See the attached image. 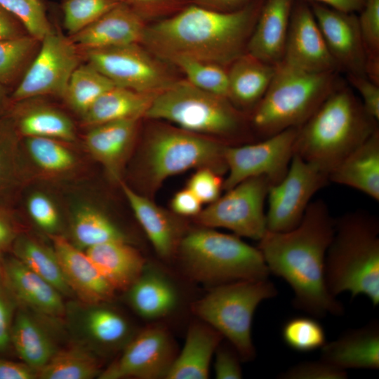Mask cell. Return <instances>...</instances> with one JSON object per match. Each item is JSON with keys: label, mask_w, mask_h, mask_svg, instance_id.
Here are the masks:
<instances>
[{"label": "cell", "mask_w": 379, "mask_h": 379, "mask_svg": "<svg viewBox=\"0 0 379 379\" xmlns=\"http://www.w3.org/2000/svg\"><path fill=\"white\" fill-rule=\"evenodd\" d=\"M335 218L322 199L312 201L300 224L282 232L267 230L258 248L270 274L282 278L293 291L292 304L317 319L343 315L345 307L328 291L325 259Z\"/></svg>", "instance_id": "1"}, {"label": "cell", "mask_w": 379, "mask_h": 379, "mask_svg": "<svg viewBox=\"0 0 379 379\" xmlns=\"http://www.w3.org/2000/svg\"><path fill=\"white\" fill-rule=\"evenodd\" d=\"M262 4L230 12L192 6L145 27L140 43L166 60L179 55L226 66L246 53Z\"/></svg>", "instance_id": "2"}, {"label": "cell", "mask_w": 379, "mask_h": 379, "mask_svg": "<svg viewBox=\"0 0 379 379\" xmlns=\"http://www.w3.org/2000/svg\"><path fill=\"white\" fill-rule=\"evenodd\" d=\"M353 91L341 81L314 114L298 127L294 150L329 173L378 128Z\"/></svg>", "instance_id": "3"}, {"label": "cell", "mask_w": 379, "mask_h": 379, "mask_svg": "<svg viewBox=\"0 0 379 379\" xmlns=\"http://www.w3.org/2000/svg\"><path fill=\"white\" fill-rule=\"evenodd\" d=\"M325 280L335 297L349 292L379 305V220L355 211L335 218V230L325 259Z\"/></svg>", "instance_id": "4"}, {"label": "cell", "mask_w": 379, "mask_h": 379, "mask_svg": "<svg viewBox=\"0 0 379 379\" xmlns=\"http://www.w3.org/2000/svg\"><path fill=\"white\" fill-rule=\"evenodd\" d=\"M337 73L308 72L283 61L277 64L271 83L249 119L260 140L304 124L340 82Z\"/></svg>", "instance_id": "5"}, {"label": "cell", "mask_w": 379, "mask_h": 379, "mask_svg": "<svg viewBox=\"0 0 379 379\" xmlns=\"http://www.w3.org/2000/svg\"><path fill=\"white\" fill-rule=\"evenodd\" d=\"M178 249L187 274L211 288L239 281L268 279L270 274L258 247L236 234L213 228L195 230L182 236Z\"/></svg>", "instance_id": "6"}, {"label": "cell", "mask_w": 379, "mask_h": 379, "mask_svg": "<svg viewBox=\"0 0 379 379\" xmlns=\"http://www.w3.org/2000/svg\"><path fill=\"white\" fill-rule=\"evenodd\" d=\"M197 134L232 138L241 134L244 119L228 99L201 90L189 81H173L157 93L145 113Z\"/></svg>", "instance_id": "7"}, {"label": "cell", "mask_w": 379, "mask_h": 379, "mask_svg": "<svg viewBox=\"0 0 379 379\" xmlns=\"http://www.w3.org/2000/svg\"><path fill=\"white\" fill-rule=\"evenodd\" d=\"M277 293L268 279L228 283L212 287L192 304V310L226 338L241 359L252 360L255 356L251 335L255 312L262 301Z\"/></svg>", "instance_id": "8"}, {"label": "cell", "mask_w": 379, "mask_h": 379, "mask_svg": "<svg viewBox=\"0 0 379 379\" xmlns=\"http://www.w3.org/2000/svg\"><path fill=\"white\" fill-rule=\"evenodd\" d=\"M228 144L180 128H159L147 137L143 161L153 187L168 178L192 168H209L227 172L224 151Z\"/></svg>", "instance_id": "9"}, {"label": "cell", "mask_w": 379, "mask_h": 379, "mask_svg": "<svg viewBox=\"0 0 379 379\" xmlns=\"http://www.w3.org/2000/svg\"><path fill=\"white\" fill-rule=\"evenodd\" d=\"M271 185L265 176L246 179L201 210L197 221L204 227L225 228L259 241L267 231L265 202Z\"/></svg>", "instance_id": "10"}, {"label": "cell", "mask_w": 379, "mask_h": 379, "mask_svg": "<svg viewBox=\"0 0 379 379\" xmlns=\"http://www.w3.org/2000/svg\"><path fill=\"white\" fill-rule=\"evenodd\" d=\"M297 128L243 145H226L224 157L228 172L223 182L225 191L253 177L265 176L273 185L286 174L295 154Z\"/></svg>", "instance_id": "11"}, {"label": "cell", "mask_w": 379, "mask_h": 379, "mask_svg": "<svg viewBox=\"0 0 379 379\" xmlns=\"http://www.w3.org/2000/svg\"><path fill=\"white\" fill-rule=\"evenodd\" d=\"M328 182L326 173L294 154L284 178L269 189L267 230L282 232L295 228L313 196Z\"/></svg>", "instance_id": "12"}, {"label": "cell", "mask_w": 379, "mask_h": 379, "mask_svg": "<svg viewBox=\"0 0 379 379\" xmlns=\"http://www.w3.org/2000/svg\"><path fill=\"white\" fill-rule=\"evenodd\" d=\"M41 47L11 98L16 102L54 95L63 98L69 78L79 65L76 46L53 27L40 41Z\"/></svg>", "instance_id": "13"}, {"label": "cell", "mask_w": 379, "mask_h": 379, "mask_svg": "<svg viewBox=\"0 0 379 379\" xmlns=\"http://www.w3.org/2000/svg\"><path fill=\"white\" fill-rule=\"evenodd\" d=\"M84 52L88 63L117 86L156 95L173 81L150 52L138 44Z\"/></svg>", "instance_id": "14"}, {"label": "cell", "mask_w": 379, "mask_h": 379, "mask_svg": "<svg viewBox=\"0 0 379 379\" xmlns=\"http://www.w3.org/2000/svg\"><path fill=\"white\" fill-rule=\"evenodd\" d=\"M64 317L74 342L98 357L121 351L135 335L126 317L105 302L71 301Z\"/></svg>", "instance_id": "15"}, {"label": "cell", "mask_w": 379, "mask_h": 379, "mask_svg": "<svg viewBox=\"0 0 379 379\" xmlns=\"http://www.w3.org/2000/svg\"><path fill=\"white\" fill-rule=\"evenodd\" d=\"M175 357L168 331L160 326H149L133 335L98 378H166Z\"/></svg>", "instance_id": "16"}, {"label": "cell", "mask_w": 379, "mask_h": 379, "mask_svg": "<svg viewBox=\"0 0 379 379\" xmlns=\"http://www.w3.org/2000/svg\"><path fill=\"white\" fill-rule=\"evenodd\" d=\"M281 61L308 72L339 71L311 8L305 3L293 6Z\"/></svg>", "instance_id": "17"}, {"label": "cell", "mask_w": 379, "mask_h": 379, "mask_svg": "<svg viewBox=\"0 0 379 379\" xmlns=\"http://www.w3.org/2000/svg\"><path fill=\"white\" fill-rule=\"evenodd\" d=\"M311 9L338 70L366 76V55L357 16L317 3Z\"/></svg>", "instance_id": "18"}, {"label": "cell", "mask_w": 379, "mask_h": 379, "mask_svg": "<svg viewBox=\"0 0 379 379\" xmlns=\"http://www.w3.org/2000/svg\"><path fill=\"white\" fill-rule=\"evenodd\" d=\"M49 237L65 281L77 300L86 303L109 301L116 291L86 252L60 234Z\"/></svg>", "instance_id": "19"}, {"label": "cell", "mask_w": 379, "mask_h": 379, "mask_svg": "<svg viewBox=\"0 0 379 379\" xmlns=\"http://www.w3.org/2000/svg\"><path fill=\"white\" fill-rule=\"evenodd\" d=\"M4 286L19 307L54 319L65 317L64 296L13 255L4 258Z\"/></svg>", "instance_id": "20"}, {"label": "cell", "mask_w": 379, "mask_h": 379, "mask_svg": "<svg viewBox=\"0 0 379 379\" xmlns=\"http://www.w3.org/2000/svg\"><path fill=\"white\" fill-rule=\"evenodd\" d=\"M58 320L19 306L15 312L11 347L22 362L37 371L60 349L55 326Z\"/></svg>", "instance_id": "21"}, {"label": "cell", "mask_w": 379, "mask_h": 379, "mask_svg": "<svg viewBox=\"0 0 379 379\" xmlns=\"http://www.w3.org/2000/svg\"><path fill=\"white\" fill-rule=\"evenodd\" d=\"M145 27L138 12L121 1L69 39L84 51L138 44Z\"/></svg>", "instance_id": "22"}, {"label": "cell", "mask_w": 379, "mask_h": 379, "mask_svg": "<svg viewBox=\"0 0 379 379\" xmlns=\"http://www.w3.org/2000/svg\"><path fill=\"white\" fill-rule=\"evenodd\" d=\"M293 0H265L261 6L246 53L276 65L284 57Z\"/></svg>", "instance_id": "23"}, {"label": "cell", "mask_w": 379, "mask_h": 379, "mask_svg": "<svg viewBox=\"0 0 379 379\" xmlns=\"http://www.w3.org/2000/svg\"><path fill=\"white\" fill-rule=\"evenodd\" d=\"M138 119H125L89 127L85 145L111 179L121 182L124 164L132 149Z\"/></svg>", "instance_id": "24"}, {"label": "cell", "mask_w": 379, "mask_h": 379, "mask_svg": "<svg viewBox=\"0 0 379 379\" xmlns=\"http://www.w3.org/2000/svg\"><path fill=\"white\" fill-rule=\"evenodd\" d=\"M322 360L342 370L379 368V323L377 319L349 330L321 348Z\"/></svg>", "instance_id": "25"}, {"label": "cell", "mask_w": 379, "mask_h": 379, "mask_svg": "<svg viewBox=\"0 0 379 379\" xmlns=\"http://www.w3.org/2000/svg\"><path fill=\"white\" fill-rule=\"evenodd\" d=\"M122 191L137 220L156 253L163 258L171 257L178 249L181 236L178 222L148 198L120 182Z\"/></svg>", "instance_id": "26"}, {"label": "cell", "mask_w": 379, "mask_h": 379, "mask_svg": "<svg viewBox=\"0 0 379 379\" xmlns=\"http://www.w3.org/2000/svg\"><path fill=\"white\" fill-rule=\"evenodd\" d=\"M133 310L145 319H157L171 313L178 303V293L161 270L145 265L142 273L126 291Z\"/></svg>", "instance_id": "27"}, {"label": "cell", "mask_w": 379, "mask_h": 379, "mask_svg": "<svg viewBox=\"0 0 379 379\" xmlns=\"http://www.w3.org/2000/svg\"><path fill=\"white\" fill-rule=\"evenodd\" d=\"M229 65L227 99L239 111L251 112L265 94L274 76L275 65L247 53Z\"/></svg>", "instance_id": "28"}, {"label": "cell", "mask_w": 379, "mask_h": 379, "mask_svg": "<svg viewBox=\"0 0 379 379\" xmlns=\"http://www.w3.org/2000/svg\"><path fill=\"white\" fill-rule=\"evenodd\" d=\"M329 182L347 186L379 201V128L340 162Z\"/></svg>", "instance_id": "29"}, {"label": "cell", "mask_w": 379, "mask_h": 379, "mask_svg": "<svg viewBox=\"0 0 379 379\" xmlns=\"http://www.w3.org/2000/svg\"><path fill=\"white\" fill-rule=\"evenodd\" d=\"M223 336L206 323L192 325L184 346L175 357L166 379H206L211 362Z\"/></svg>", "instance_id": "30"}, {"label": "cell", "mask_w": 379, "mask_h": 379, "mask_svg": "<svg viewBox=\"0 0 379 379\" xmlns=\"http://www.w3.org/2000/svg\"><path fill=\"white\" fill-rule=\"evenodd\" d=\"M84 251L115 291H126L146 265L142 255L128 241H108Z\"/></svg>", "instance_id": "31"}, {"label": "cell", "mask_w": 379, "mask_h": 379, "mask_svg": "<svg viewBox=\"0 0 379 379\" xmlns=\"http://www.w3.org/2000/svg\"><path fill=\"white\" fill-rule=\"evenodd\" d=\"M155 95L114 86L104 93L81 117L88 126L145 117Z\"/></svg>", "instance_id": "32"}, {"label": "cell", "mask_w": 379, "mask_h": 379, "mask_svg": "<svg viewBox=\"0 0 379 379\" xmlns=\"http://www.w3.org/2000/svg\"><path fill=\"white\" fill-rule=\"evenodd\" d=\"M20 136L49 138L72 142L76 131L71 119L53 107L38 105L18 107L9 115Z\"/></svg>", "instance_id": "33"}, {"label": "cell", "mask_w": 379, "mask_h": 379, "mask_svg": "<svg viewBox=\"0 0 379 379\" xmlns=\"http://www.w3.org/2000/svg\"><path fill=\"white\" fill-rule=\"evenodd\" d=\"M11 250L13 256L50 283L65 297L73 296L53 248L26 234H20Z\"/></svg>", "instance_id": "34"}, {"label": "cell", "mask_w": 379, "mask_h": 379, "mask_svg": "<svg viewBox=\"0 0 379 379\" xmlns=\"http://www.w3.org/2000/svg\"><path fill=\"white\" fill-rule=\"evenodd\" d=\"M101 372L98 356L74 343L69 347L60 348L37 371V378L93 379Z\"/></svg>", "instance_id": "35"}, {"label": "cell", "mask_w": 379, "mask_h": 379, "mask_svg": "<svg viewBox=\"0 0 379 379\" xmlns=\"http://www.w3.org/2000/svg\"><path fill=\"white\" fill-rule=\"evenodd\" d=\"M71 234L72 243L84 251L108 241H128L126 235L108 216L88 205L80 206L74 213Z\"/></svg>", "instance_id": "36"}, {"label": "cell", "mask_w": 379, "mask_h": 379, "mask_svg": "<svg viewBox=\"0 0 379 379\" xmlns=\"http://www.w3.org/2000/svg\"><path fill=\"white\" fill-rule=\"evenodd\" d=\"M115 85L91 64L79 65L68 81L63 98L83 117L104 93Z\"/></svg>", "instance_id": "37"}, {"label": "cell", "mask_w": 379, "mask_h": 379, "mask_svg": "<svg viewBox=\"0 0 379 379\" xmlns=\"http://www.w3.org/2000/svg\"><path fill=\"white\" fill-rule=\"evenodd\" d=\"M26 154L42 173L60 175L69 173L76 167L74 154L63 141L49 138H24Z\"/></svg>", "instance_id": "38"}, {"label": "cell", "mask_w": 379, "mask_h": 379, "mask_svg": "<svg viewBox=\"0 0 379 379\" xmlns=\"http://www.w3.org/2000/svg\"><path fill=\"white\" fill-rule=\"evenodd\" d=\"M22 175L20 135L10 116L0 117V199L18 186Z\"/></svg>", "instance_id": "39"}, {"label": "cell", "mask_w": 379, "mask_h": 379, "mask_svg": "<svg viewBox=\"0 0 379 379\" xmlns=\"http://www.w3.org/2000/svg\"><path fill=\"white\" fill-rule=\"evenodd\" d=\"M167 60L179 67L187 81L194 86L227 99L228 76L225 66L179 55Z\"/></svg>", "instance_id": "40"}, {"label": "cell", "mask_w": 379, "mask_h": 379, "mask_svg": "<svg viewBox=\"0 0 379 379\" xmlns=\"http://www.w3.org/2000/svg\"><path fill=\"white\" fill-rule=\"evenodd\" d=\"M281 336L289 348L298 352L321 349L327 342L324 327L310 315L288 319L282 327Z\"/></svg>", "instance_id": "41"}, {"label": "cell", "mask_w": 379, "mask_h": 379, "mask_svg": "<svg viewBox=\"0 0 379 379\" xmlns=\"http://www.w3.org/2000/svg\"><path fill=\"white\" fill-rule=\"evenodd\" d=\"M357 18L366 55V77L379 84V0H366Z\"/></svg>", "instance_id": "42"}, {"label": "cell", "mask_w": 379, "mask_h": 379, "mask_svg": "<svg viewBox=\"0 0 379 379\" xmlns=\"http://www.w3.org/2000/svg\"><path fill=\"white\" fill-rule=\"evenodd\" d=\"M39 41L30 35L0 40V83L11 84L27 63Z\"/></svg>", "instance_id": "43"}, {"label": "cell", "mask_w": 379, "mask_h": 379, "mask_svg": "<svg viewBox=\"0 0 379 379\" xmlns=\"http://www.w3.org/2000/svg\"><path fill=\"white\" fill-rule=\"evenodd\" d=\"M121 0H65L64 27L70 36L84 29L120 3Z\"/></svg>", "instance_id": "44"}, {"label": "cell", "mask_w": 379, "mask_h": 379, "mask_svg": "<svg viewBox=\"0 0 379 379\" xmlns=\"http://www.w3.org/2000/svg\"><path fill=\"white\" fill-rule=\"evenodd\" d=\"M0 6L17 18L29 35L39 41L52 28L39 0H0Z\"/></svg>", "instance_id": "45"}, {"label": "cell", "mask_w": 379, "mask_h": 379, "mask_svg": "<svg viewBox=\"0 0 379 379\" xmlns=\"http://www.w3.org/2000/svg\"><path fill=\"white\" fill-rule=\"evenodd\" d=\"M26 209L33 222L48 235L56 234L60 226L58 211L46 194L35 192L26 201Z\"/></svg>", "instance_id": "46"}, {"label": "cell", "mask_w": 379, "mask_h": 379, "mask_svg": "<svg viewBox=\"0 0 379 379\" xmlns=\"http://www.w3.org/2000/svg\"><path fill=\"white\" fill-rule=\"evenodd\" d=\"M224 180L209 168H201L190 177L188 188L202 204H211L220 197Z\"/></svg>", "instance_id": "47"}, {"label": "cell", "mask_w": 379, "mask_h": 379, "mask_svg": "<svg viewBox=\"0 0 379 379\" xmlns=\"http://www.w3.org/2000/svg\"><path fill=\"white\" fill-rule=\"evenodd\" d=\"M281 379H345L347 373L319 359L294 365L280 373Z\"/></svg>", "instance_id": "48"}, {"label": "cell", "mask_w": 379, "mask_h": 379, "mask_svg": "<svg viewBox=\"0 0 379 379\" xmlns=\"http://www.w3.org/2000/svg\"><path fill=\"white\" fill-rule=\"evenodd\" d=\"M214 372L218 379H240L243 378L240 356L230 343L220 345L215 352Z\"/></svg>", "instance_id": "49"}, {"label": "cell", "mask_w": 379, "mask_h": 379, "mask_svg": "<svg viewBox=\"0 0 379 379\" xmlns=\"http://www.w3.org/2000/svg\"><path fill=\"white\" fill-rule=\"evenodd\" d=\"M18 305L10 292L0 287V352L11 347V332Z\"/></svg>", "instance_id": "50"}, {"label": "cell", "mask_w": 379, "mask_h": 379, "mask_svg": "<svg viewBox=\"0 0 379 379\" xmlns=\"http://www.w3.org/2000/svg\"><path fill=\"white\" fill-rule=\"evenodd\" d=\"M350 84L358 92L365 110L375 120H379V84L366 76L346 74Z\"/></svg>", "instance_id": "51"}, {"label": "cell", "mask_w": 379, "mask_h": 379, "mask_svg": "<svg viewBox=\"0 0 379 379\" xmlns=\"http://www.w3.org/2000/svg\"><path fill=\"white\" fill-rule=\"evenodd\" d=\"M20 234L15 215L9 208L0 204V251L11 250Z\"/></svg>", "instance_id": "52"}, {"label": "cell", "mask_w": 379, "mask_h": 379, "mask_svg": "<svg viewBox=\"0 0 379 379\" xmlns=\"http://www.w3.org/2000/svg\"><path fill=\"white\" fill-rule=\"evenodd\" d=\"M202 204L188 188L178 192L171 202L173 212L182 216H197L201 211Z\"/></svg>", "instance_id": "53"}, {"label": "cell", "mask_w": 379, "mask_h": 379, "mask_svg": "<svg viewBox=\"0 0 379 379\" xmlns=\"http://www.w3.org/2000/svg\"><path fill=\"white\" fill-rule=\"evenodd\" d=\"M37 371L24 362L0 359V379H34Z\"/></svg>", "instance_id": "54"}, {"label": "cell", "mask_w": 379, "mask_h": 379, "mask_svg": "<svg viewBox=\"0 0 379 379\" xmlns=\"http://www.w3.org/2000/svg\"><path fill=\"white\" fill-rule=\"evenodd\" d=\"M25 35L12 15L0 6V40Z\"/></svg>", "instance_id": "55"}, {"label": "cell", "mask_w": 379, "mask_h": 379, "mask_svg": "<svg viewBox=\"0 0 379 379\" xmlns=\"http://www.w3.org/2000/svg\"><path fill=\"white\" fill-rule=\"evenodd\" d=\"M199 6L222 12L239 10L247 6L251 0H196Z\"/></svg>", "instance_id": "56"}, {"label": "cell", "mask_w": 379, "mask_h": 379, "mask_svg": "<svg viewBox=\"0 0 379 379\" xmlns=\"http://www.w3.org/2000/svg\"><path fill=\"white\" fill-rule=\"evenodd\" d=\"M337 11L355 13L360 12L366 0H312Z\"/></svg>", "instance_id": "57"}, {"label": "cell", "mask_w": 379, "mask_h": 379, "mask_svg": "<svg viewBox=\"0 0 379 379\" xmlns=\"http://www.w3.org/2000/svg\"><path fill=\"white\" fill-rule=\"evenodd\" d=\"M8 102L7 91L5 86L0 83V114L3 112Z\"/></svg>", "instance_id": "58"}, {"label": "cell", "mask_w": 379, "mask_h": 379, "mask_svg": "<svg viewBox=\"0 0 379 379\" xmlns=\"http://www.w3.org/2000/svg\"><path fill=\"white\" fill-rule=\"evenodd\" d=\"M4 252L0 251V287L4 286Z\"/></svg>", "instance_id": "59"}, {"label": "cell", "mask_w": 379, "mask_h": 379, "mask_svg": "<svg viewBox=\"0 0 379 379\" xmlns=\"http://www.w3.org/2000/svg\"><path fill=\"white\" fill-rule=\"evenodd\" d=\"M137 4H151L160 3L166 0H126Z\"/></svg>", "instance_id": "60"}]
</instances>
